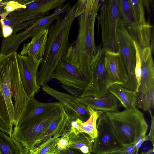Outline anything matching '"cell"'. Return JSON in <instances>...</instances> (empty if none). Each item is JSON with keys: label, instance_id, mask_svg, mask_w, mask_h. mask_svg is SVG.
<instances>
[{"label": "cell", "instance_id": "obj_13", "mask_svg": "<svg viewBox=\"0 0 154 154\" xmlns=\"http://www.w3.org/2000/svg\"><path fill=\"white\" fill-rule=\"evenodd\" d=\"M17 59L19 74L24 90L29 98L34 97L40 88L36 77L42 59L37 60L18 54Z\"/></svg>", "mask_w": 154, "mask_h": 154}, {"label": "cell", "instance_id": "obj_22", "mask_svg": "<svg viewBox=\"0 0 154 154\" xmlns=\"http://www.w3.org/2000/svg\"><path fill=\"white\" fill-rule=\"evenodd\" d=\"M108 92L113 95L125 108H136L137 93L136 91L127 89L121 85L114 84L109 87Z\"/></svg>", "mask_w": 154, "mask_h": 154}, {"label": "cell", "instance_id": "obj_19", "mask_svg": "<svg viewBox=\"0 0 154 154\" xmlns=\"http://www.w3.org/2000/svg\"><path fill=\"white\" fill-rule=\"evenodd\" d=\"M61 104L59 102H41L37 100L34 97H30L17 126L31 121L50 110L59 107Z\"/></svg>", "mask_w": 154, "mask_h": 154}, {"label": "cell", "instance_id": "obj_1", "mask_svg": "<svg viewBox=\"0 0 154 154\" xmlns=\"http://www.w3.org/2000/svg\"><path fill=\"white\" fill-rule=\"evenodd\" d=\"M17 51L0 55V119L11 130L16 126L30 99L20 78Z\"/></svg>", "mask_w": 154, "mask_h": 154}, {"label": "cell", "instance_id": "obj_37", "mask_svg": "<svg viewBox=\"0 0 154 154\" xmlns=\"http://www.w3.org/2000/svg\"><path fill=\"white\" fill-rule=\"evenodd\" d=\"M0 130L12 137L13 130L10 129L8 126L0 119Z\"/></svg>", "mask_w": 154, "mask_h": 154}, {"label": "cell", "instance_id": "obj_28", "mask_svg": "<svg viewBox=\"0 0 154 154\" xmlns=\"http://www.w3.org/2000/svg\"><path fill=\"white\" fill-rule=\"evenodd\" d=\"M59 137H51L29 151V154H53L56 151Z\"/></svg>", "mask_w": 154, "mask_h": 154}, {"label": "cell", "instance_id": "obj_15", "mask_svg": "<svg viewBox=\"0 0 154 154\" xmlns=\"http://www.w3.org/2000/svg\"><path fill=\"white\" fill-rule=\"evenodd\" d=\"M66 0H27L25 8H20L10 13L7 17H15L34 15L44 16L52 10L62 6Z\"/></svg>", "mask_w": 154, "mask_h": 154}, {"label": "cell", "instance_id": "obj_29", "mask_svg": "<svg viewBox=\"0 0 154 154\" xmlns=\"http://www.w3.org/2000/svg\"><path fill=\"white\" fill-rule=\"evenodd\" d=\"M101 0H80L75 3L74 17L76 18L82 14L100 8Z\"/></svg>", "mask_w": 154, "mask_h": 154}, {"label": "cell", "instance_id": "obj_5", "mask_svg": "<svg viewBox=\"0 0 154 154\" xmlns=\"http://www.w3.org/2000/svg\"><path fill=\"white\" fill-rule=\"evenodd\" d=\"M60 114L59 106L27 122L15 126L12 137L29 151L45 140V135L49 125Z\"/></svg>", "mask_w": 154, "mask_h": 154}, {"label": "cell", "instance_id": "obj_12", "mask_svg": "<svg viewBox=\"0 0 154 154\" xmlns=\"http://www.w3.org/2000/svg\"><path fill=\"white\" fill-rule=\"evenodd\" d=\"M97 137L94 139L92 147L93 154H108L122 146L113 134L105 112H103L97 122Z\"/></svg>", "mask_w": 154, "mask_h": 154}, {"label": "cell", "instance_id": "obj_26", "mask_svg": "<svg viewBox=\"0 0 154 154\" xmlns=\"http://www.w3.org/2000/svg\"><path fill=\"white\" fill-rule=\"evenodd\" d=\"M43 17L41 15H34L15 17H7L5 19H0V22L2 26H11L13 29V34H14L22 30L25 29Z\"/></svg>", "mask_w": 154, "mask_h": 154}, {"label": "cell", "instance_id": "obj_44", "mask_svg": "<svg viewBox=\"0 0 154 154\" xmlns=\"http://www.w3.org/2000/svg\"><path fill=\"white\" fill-rule=\"evenodd\" d=\"M56 154V153H54V154Z\"/></svg>", "mask_w": 154, "mask_h": 154}, {"label": "cell", "instance_id": "obj_27", "mask_svg": "<svg viewBox=\"0 0 154 154\" xmlns=\"http://www.w3.org/2000/svg\"><path fill=\"white\" fill-rule=\"evenodd\" d=\"M120 20L125 26L135 24L129 0H117Z\"/></svg>", "mask_w": 154, "mask_h": 154}, {"label": "cell", "instance_id": "obj_17", "mask_svg": "<svg viewBox=\"0 0 154 154\" xmlns=\"http://www.w3.org/2000/svg\"><path fill=\"white\" fill-rule=\"evenodd\" d=\"M78 99L82 104L95 110L109 112L118 111V100L111 93L99 97L88 96L78 97Z\"/></svg>", "mask_w": 154, "mask_h": 154}, {"label": "cell", "instance_id": "obj_40", "mask_svg": "<svg viewBox=\"0 0 154 154\" xmlns=\"http://www.w3.org/2000/svg\"><path fill=\"white\" fill-rule=\"evenodd\" d=\"M153 29L152 30V32L151 33V45H150V48L151 49L152 51L153 52L154 50V34H153Z\"/></svg>", "mask_w": 154, "mask_h": 154}, {"label": "cell", "instance_id": "obj_7", "mask_svg": "<svg viewBox=\"0 0 154 154\" xmlns=\"http://www.w3.org/2000/svg\"><path fill=\"white\" fill-rule=\"evenodd\" d=\"M98 20L101 32L102 48L118 53L117 30L120 16L117 0H101Z\"/></svg>", "mask_w": 154, "mask_h": 154}, {"label": "cell", "instance_id": "obj_34", "mask_svg": "<svg viewBox=\"0 0 154 154\" xmlns=\"http://www.w3.org/2000/svg\"><path fill=\"white\" fill-rule=\"evenodd\" d=\"M62 87L71 95L78 97H79L83 92L77 88L64 85H62Z\"/></svg>", "mask_w": 154, "mask_h": 154}, {"label": "cell", "instance_id": "obj_16", "mask_svg": "<svg viewBox=\"0 0 154 154\" xmlns=\"http://www.w3.org/2000/svg\"><path fill=\"white\" fill-rule=\"evenodd\" d=\"M105 66L110 86L117 84L123 86L126 84L128 75L118 53L106 51Z\"/></svg>", "mask_w": 154, "mask_h": 154}, {"label": "cell", "instance_id": "obj_41", "mask_svg": "<svg viewBox=\"0 0 154 154\" xmlns=\"http://www.w3.org/2000/svg\"><path fill=\"white\" fill-rule=\"evenodd\" d=\"M140 154H154V147L146 152H142Z\"/></svg>", "mask_w": 154, "mask_h": 154}, {"label": "cell", "instance_id": "obj_8", "mask_svg": "<svg viewBox=\"0 0 154 154\" xmlns=\"http://www.w3.org/2000/svg\"><path fill=\"white\" fill-rule=\"evenodd\" d=\"M69 3V2L63 4L56 9L51 14L37 20L23 30L3 39L0 50V54L4 56L14 51L17 52L20 44L27 38H32L44 30L48 29L61 14L67 12L71 8Z\"/></svg>", "mask_w": 154, "mask_h": 154}, {"label": "cell", "instance_id": "obj_38", "mask_svg": "<svg viewBox=\"0 0 154 154\" xmlns=\"http://www.w3.org/2000/svg\"><path fill=\"white\" fill-rule=\"evenodd\" d=\"M61 154H93L91 153L84 154L79 150L67 148L66 149L60 151Z\"/></svg>", "mask_w": 154, "mask_h": 154}, {"label": "cell", "instance_id": "obj_43", "mask_svg": "<svg viewBox=\"0 0 154 154\" xmlns=\"http://www.w3.org/2000/svg\"><path fill=\"white\" fill-rule=\"evenodd\" d=\"M55 153H56V154H61L60 150L57 149V148L56 149V151Z\"/></svg>", "mask_w": 154, "mask_h": 154}, {"label": "cell", "instance_id": "obj_14", "mask_svg": "<svg viewBox=\"0 0 154 154\" xmlns=\"http://www.w3.org/2000/svg\"><path fill=\"white\" fill-rule=\"evenodd\" d=\"M41 86L45 93L56 99L63 106L70 118L74 119L79 118L83 122L88 119L90 114L87 106L80 103L78 97L60 91L46 84Z\"/></svg>", "mask_w": 154, "mask_h": 154}, {"label": "cell", "instance_id": "obj_23", "mask_svg": "<svg viewBox=\"0 0 154 154\" xmlns=\"http://www.w3.org/2000/svg\"><path fill=\"white\" fill-rule=\"evenodd\" d=\"M60 115L56 118L50 124L45 135V140L48 138L54 136L61 137L67 132L69 128L71 120L66 112L63 106H60Z\"/></svg>", "mask_w": 154, "mask_h": 154}, {"label": "cell", "instance_id": "obj_20", "mask_svg": "<svg viewBox=\"0 0 154 154\" xmlns=\"http://www.w3.org/2000/svg\"><path fill=\"white\" fill-rule=\"evenodd\" d=\"M48 32V29H45L32 37L30 42L24 44L20 54L32 57L37 60L42 59L45 50Z\"/></svg>", "mask_w": 154, "mask_h": 154}, {"label": "cell", "instance_id": "obj_35", "mask_svg": "<svg viewBox=\"0 0 154 154\" xmlns=\"http://www.w3.org/2000/svg\"><path fill=\"white\" fill-rule=\"evenodd\" d=\"M149 112L151 119V125L150 131L147 136L149 140H150L152 142L153 147H154V117L153 115H152L151 110H150Z\"/></svg>", "mask_w": 154, "mask_h": 154}, {"label": "cell", "instance_id": "obj_10", "mask_svg": "<svg viewBox=\"0 0 154 154\" xmlns=\"http://www.w3.org/2000/svg\"><path fill=\"white\" fill-rule=\"evenodd\" d=\"M54 79L64 85L84 91L89 81L77 68L72 44L66 54L59 61L52 74L51 79Z\"/></svg>", "mask_w": 154, "mask_h": 154}, {"label": "cell", "instance_id": "obj_42", "mask_svg": "<svg viewBox=\"0 0 154 154\" xmlns=\"http://www.w3.org/2000/svg\"><path fill=\"white\" fill-rule=\"evenodd\" d=\"M3 37L2 34V25L0 22V38Z\"/></svg>", "mask_w": 154, "mask_h": 154}, {"label": "cell", "instance_id": "obj_30", "mask_svg": "<svg viewBox=\"0 0 154 154\" xmlns=\"http://www.w3.org/2000/svg\"><path fill=\"white\" fill-rule=\"evenodd\" d=\"M129 0L135 24L140 25L147 24L145 17L143 0Z\"/></svg>", "mask_w": 154, "mask_h": 154}, {"label": "cell", "instance_id": "obj_39", "mask_svg": "<svg viewBox=\"0 0 154 154\" xmlns=\"http://www.w3.org/2000/svg\"><path fill=\"white\" fill-rule=\"evenodd\" d=\"M9 1L0 0V15L6 12L5 8Z\"/></svg>", "mask_w": 154, "mask_h": 154}, {"label": "cell", "instance_id": "obj_3", "mask_svg": "<svg viewBox=\"0 0 154 154\" xmlns=\"http://www.w3.org/2000/svg\"><path fill=\"white\" fill-rule=\"evenodd\" d=\"M105 112L113 134L122 146L133 145L146 136L148 125L138 109Z\"/></svg>", "mask_w": 154, "mask_h": 154}, {"label": "cell", "instance_id": "obj_2", "mask_svg": "<svg viewBox=\"0 0 154 154\" xmlns=\"http://www.w3.org/2000/svg\"><path fill=\"white\" fill-rule=\"evenodd\" d=\"M75 3L64 17L59 16L48 28L44 55L37 81L40 87L49 81L60 60L66 54L70 45L69 38L71 26L75 19Z\"/></svg>", "mask_w": 154, "mask_h": 154}, {"label": "cell", "instance_id": "obj_31", "mask_svg": "<svg viewBox=\"0 0 154 154\" xmlns=\"http://www.w3.org/2000/svg\"><path fill=\"white\" fill-rule=\"evenodd\" d=\"M26 0H10L5 6V10L9 13L20 8H25Z\"/></svg>", "mask_w": 154, "mask_h": 154}, {"label": "cell", "instance_id": "obj_11", "mask_svg": "<svg viewBox=\"0 0 154 154\" xmlns=\"http://www.w3.org/2000/svg\"><path fill=\"white\" fill-rule=\"evenodd\" d=\"M105 52L101 45L97 47L90 63V80L79 98L88 96L99 97L109 93L110 85L105 66Z\"/></svg>", "mask_w": 154, "mask_h": 154}, {"label": "cell", "instance_id": "obj_33", "mask_svg": "<svg viewBox=\"0 0 154 154\" xmlns=\"http://www.w3.org/2000/svg\"><path fill=\"white\" fill-rule=\"evenodd\" d=\"M141 72V64L140 58L138 53L136 51V63L135 68V74L137 83V87L136 91H137L140 84Z\"/></svg>", "mask_w": 154, "mask_h": 154}, {"label": "cell", "instance_id": "obj_32", "mask_svg": "<svg viewBox=\"0 0 154 154\" xmlns=\"http://www.w3.org/2000/svg\"><path fill=\"white\" fill-rule=\"evenodd\" d=\"M69 132H66L60 137H59L57 146V149L62 151L68 147L69 139Z\"/></svg>", "mask_w": 154, "mask_h": 154}, {"label": "cell", "instance_id": "obj_36", "mask_svg": "<svg viewBox=\"0 0 154 154\" xmlns=\"http://www.w3.org/2000/svg\"><path fill=\"white\" fill-rule=\"evenodd\" d=\"M3 37L5 38L11 36L13 33V28L9 26H2Z\"/></svg>", "mask_w": 154, "mask_h": 154}, {"label": "cell", "instance_id": "obj_4", "mask_svg": "<svg viewBox=\"0 0 154 154\" xmlns=\"http://www.w3.org/2000/svg\"><path fill=\"white\" fill-rule=\"evenodd\" d=\"M99 9L85 12L78 17V35L72 44L77 67L89 81L90 63L97 49L94 28Z\"/></svg>", "mask_w": 154, "mask_h": 154}, {"label": "cell", "instance_id": "obj_18", "mask_svg": "<svg viewBox=\"0 0 154 154\" xmlns=\"http://www.w3.org/2000/svg\"><path fill=\"white\" fill-rule=\"evenodd\" d=\"M87 107L90 114L88 119L85 122H83L79 118L71 121L69 126V132L75 134L85 133L94 139L97 136V121L103 112L94 110L88 106Z\"/></svg>", "mask_w": 154, "mask_h": 154}, {"label": "cell", "instance_id": "obj_24", "mask_svg": "<svg viewBox=\"0 0 154 154\" xmlns=\"http://www.w3.org/2000/svg\"><path fill=\"white\" fill-rule=\"evenodd\" d=\"M29 152L20 143L0 130V154H28Z\"/></svg>", "mask_w": 154, "mask_h": 154}, {"label": "cell", "instance_id": "obj_21", "mask_svg": "<svg viewBox=\"0 0 154 154\" xmlns=\"http://www.w3.org/2000/svg\"><path fill=\"white\" fill-rule=\"evenodd\" d=\"M152 27V25L148 23L144 25L135 24L127 26L126 29L134 42L143 49L150 47Z\"/></svg>", "mask_w": 154, "mask_h": 154}, {"label": "cell", "instance_id": "obj_9", "mask_svg": "<svg viewBox=\"0 0 154 154\" xmlns=\"http://www.w3.org/2000/svg\"><path fill=\"white\" fill-rule=\"evenodd\" d=\"M118 52L126 69L128 79L122 87L136 91L137 83L135 74L136 63V51L134 42L125 27L120 20L117 30Z\"/></svg>", "mask_w": 154, "mask_h": 154}, {"label": "cell", "instance_id": "obj_25", "mask_svg": "<svg viewBox=\"0 0 154 154\" xmlns=\"http://www.w3.org/2000/svg\"><path fill=\"white\" fill-rule=\"evenodd\" d=\"M69 139L67 148L79 150L84 154L92 153L94 139L83 133L75 134L69 132Z\"/></svg>", "mask_w": 154, "mask_h": 154}, {"label": "cell", "instance_id": "obj_6", "mask_svg": "<svg viewBox=\"0 0 154 154\" xmlns=\"http://www.w3.org/2000/svg\"><path fill=\"white\" fill-rule=\"evenodd\" d=\"M141 64V76L140 85L137 91L136 107L149 112L154 107V66L150 47L143 49L134 42Z\"/></svg>", "mask_w": 154, "mask_h": 154}]
</instances>
